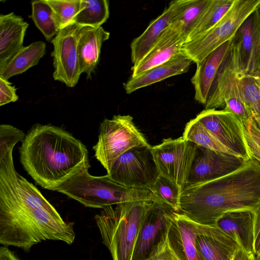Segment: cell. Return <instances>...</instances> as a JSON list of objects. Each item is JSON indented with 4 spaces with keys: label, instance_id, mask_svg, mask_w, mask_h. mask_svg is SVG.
I'll list each match as a JSON object with an SVG mask.
<instances>
[{
    "label": "cell",
    "instance_id": "cell-1",
    "mask_svg": "<svg viewBox=\"0 0 260 260\" xmlns=\"http://www.w3.org/2000/svg\"><path fill=\"white\" fill-rule=\"evenodd\" d=\"M16 143H0V244L29 252L43 241L71 245L74 222L64 221L38 189L18 174L13 151Z\"/></svg>",
    "mask_w": 260,
    "mask_h": 260
},
{
    "label": "cell",
    "instance_id": "cell-2",
    "mask_svg": "<svg viewBox=\"0 0 260 260\" xmlns=\"http://www.w3.org/2000/svg\"><path fill=\"white\" fill-rule=\"evenodd\" d=\"M20 161L42 187L57 190L89 164L86 147L61 127L36 124L19 147Z\"/></svg>",
    "mask_w": 260,
    "mask_h": 260
},
{
    "label": "cell",
    "instance_id": "cell-3",
    "mask_svg": "<svg viewBox=\"0 0 260 260\" xmlns=\"http://www.w3.org/2000/svg\"><path fill=\"white\" fill-rule=\"evenodd\" d=\"M259 205L260 162L251 158L228 175L185 188L178 213L196 223L214 225L228 211L254 210Z\"/></svg>",
    "mask_w": 260,
    "mask_h": 260
},
{
    "label": "cell",
    "instance_id": "cell-4",
    "mask_svg": "<svg viewBox=\"0 0 260 260\" xmlns=\"http://www.w3.org/2000/svg\"><path fill=\"white\" fill-rule=\"evenodd\" d=\"M141 201L107 206L94 219L103 243L112 260H132L134 247L145 216L154 203Z\"/></svg>",
    "mask_w": 260,
    "mask_h": 260
},
{
    "label": "cell",
    "instance_id": "cell-5",
    "mask_svg": "<svg viewBox=\"0 0 260 260\" xmlns=\"http://www.w3.org/2000/svg\"><path fill=\"white\" fill-rule=\"evenodd\" d=\"M90 164L85 166L57 190L87 207L103 209L107 206L135 201H159L148 189L128 188L110 179L106 175L94 176L89 174Z\"/></svg>",
    "mask_w": 260,
    "mask_h": 260
},
{
    "label": "cell",
    "instance_id": "cell-6",
    "mask_svg": "<svg viewBox=\"0 0 260 260\" xmlns=\"http://www.w3.org/2000/svg\"><path fill=\"white\" fill-rule=\"evenodd\" d=\"M260 0H234L222 18L207 31L185 42L182 53L196 64L225 42L233 39L239 27L256 10Z\"/></svg>",
    "mask_w": 260,
    "mask_h": 260
},
{
    "label": "cell",
    "instance_id": "cell-7",
    "mask_svg": "<svg viewBox=\"0 0 260 260\" xmlns=\"http://www.w3.org/2000/svg\"><path fill=\"white\" fill-rule=\"evenodd\" d=\"M149 145L132 116L117 115L101 122L98 140L93 149L95 158L108 172L115 160L128 150Z\"/></svg>",
    "mask_w": 260,
    "mask_h": 260
},
{
    "label": "cell",
    "instance_id": "cell-8",
    "mask_svg": "<svg viewBox=\"0 0 260 260\" xmlns=\"http://www.w3.org/2000/svg\"><path fill=\"white\" fill-rule=\"evenodd\" d=\"M151 146L136 147L128 150L115 160L107 175L127 187L151 191L160 174Z\"/></svg>",
    "mask_w": 260,
    "mask_h": 260
},
{
    "label": "cell",
    "instance_id": "cell-9",
    "mask_svg": "<svg viewBox=\"0 0 260 260\" xmlns=\"http://www.w3.org/2000/svg\"><path fill=\"white\" fill-rule=\"evenodd\" d=\"M197 145L182 137L167 138L151 146V152L160 175L184 188L194 157Z\"/></svg>",
    "mask_w": 260,
    "mask_h": 260
},
{
    "label": "cell",
    "instance_id": "cell-10",
    "mask_svg": "<svg viewBox=\"0 0 260 260\" xmlns=\"http://www.w3.org/2000/svg\"><path fill=\"white\" fill-rule=\"evenodd\" d=\"M175 212L164 202L154 203L141 227L132 260H151L165 248Z\"/></svg>",
    "mask_w": 260,
    "mask_h": 260
},
{
    "label": "cell",
    "instance_id": "cell-11",
    "mask_svg": "<svg viewBox=\"0 0 260 260\" xmlns=\"http://www.w3.org/2000/svg\"><path fill=\"white\" fill-rule=\"evenodd\" d=\"M80 27L71 24L60 29L51 41L54 68L53 77L69 87L75 86L82 74L78 52Z\"/></svg>",
    "mask_w": 260,
    "mask_h": 260
},
{
    "label": "cell",
    "instance_id": "cell-12",
    "mask_svg": "<svg viewBox=\"0 0 260 260\" xmlns=\"http://www.w3.org/2000/svg\"><path fill=\"white\" fill-rule=\"evenodd\" d=\"M195 118L238 156L245 160L251 158L245 142L243 125L231 113L205 109Z\"/></svg>",
    "mask_w": 260,
    "mask_h": 260
},
{
    "label": "cell",
    "instance_id": "cell-13",
    "mask_svg": "<svg viewBox=\"0 0 260 260\" xmlns=\"http://www.w3.org/2000/svg\"><path fill=\"white\" fill-rule=\"evenodd\" d=\"M245 161L234 155L197 146L184 188L228 175L240 168Z\"/></svg>",
    "mask_w": 260,
    "mask_h": 260
},
{
    "label": "cell",
    "instance_id": "cell-14",
    "mask_svg": "<svg viewBox=\"0 0 260 260\" xmlns=\"http://www.w3.org/2000/svg\"><path fill=\"white\" fill-rule=\"evenodd\" d=\"M239 73L260 80V13L257 9L235 35Z\"/></svg>",
    "mask_w": 260,
    "mask_h": 260
},
{
    "label": "cell",
    "instance_id": "cell-15",
    "mask_svg": "<svg viewBox=\"0 0 260 260\" xmlns=\"http://www.w3.org/2000/svg\"><path fill=\"white\" fill-rule=\"evenodd\" d=\"M186 40L179 27L171 22L144 58L137 66L132 68L131 77L138 76L181 54Z\"/></svg>",
    "mask_w": 260,
    "mask_h": 260
},
{
    "label": "cell",
    "instance_id": "cell-16",
    "mask_svg": "<svg viewBox=\"0 0 260 260\" xmlns=\"http://www.w3.org/2000/svg\"><path fill=\"white\" fill-rule=\"evenodd\" d=\"M196 222L176 212L168 234V245L177 260H205L197 248Z\"/></svg>",
    "mask_w": 260,
    "mask_h": 260
},
{
    "label": "cell",
    "instance_id": "cell-17",
    "mask_svg": "<svg viewBox=\"0 0 260 260\" xmlns=\"http://www.w3.org/2000/svg\"><path fill=\"white\" fill-rule=\"evenodd\" d=\"M188 0L171 1L169 6L149 24L145 30L131 44L132 67H135L154 46L163 31L181 11Z\"/></svg>",
    "mask_w": 260,
    "mask_h": 260
},
{
    "label": "cell",
    "instance_id": "cell-18",
    "mask_svg": "<svg viewBox=\"0 0 260 260\" xmlns=\"http://www.w3.org/2000/svg\"><path fill=\"white\" fill-rule=\"evenodd\" d=\"M254 210L243 209L228 211L214 225L222 231L247 253L254 254Z\"/></svg>",
    "mask_w": 260,
    "mask_h": 260
},
{
    "label": "cell",
    "instance_id": "cell-19",
    "mask_svg": "<svg viewBox=\"0 0 260 260\" xmlns=\"http://www.w3.org/2000/svg\"><path fill=\"white\" fill-rule=\"evenodd\" d=\"M233 39L221 45L197 64L191 82L194 89V99L198 103L204 105L206 104L217 75L230 52Z\"/></svg>",
    "mask_w": 260,
    "mask_h": 260
},
{
    "label": "cell",
    "instance_id": "cell-20",
    "mask_svg": "<svg viewBox=\"0 0 260 260\" xmlns=\"http://www.w3.org/2000/svg\"><path fill=\"white\" fill-rule=\"evenodd\" d=\"M198 226L196 244L205 260H232L239 247L232 239L215 225Z\"/></svg>",
    "mask_w": 260,
    "mask_h": 260
},
{
    "label": "cell",
    "instance_id": "cell-21",
    "mask_svg": "<svg viewBox=\"0 0 260 260\" xmlns=\"http://www.w3.org/2000/svg\"><path fill=\"white\" fill-rule=\"evenodd\" d=\"M29 24L13 12L0 15V69L23 47Z\"/></svg>",
    "mask_w": 260,
    "mask_h": 260
},
{
    "label": "cell",
    "instance_id": "cell-22",
    "mask_svg": "<svg viewBox=\"0 0 260 260\" xmlns=\"http://www.w3.org/2000/svg\"><path fill=\"white\" fill-rule=\"evenodd\" d=\"M110 34L102 26L81 27L78 42V52L81 73L91 77L98 64L103 43Z\"/></svg>",
    "mask_w": 260,
    "mask_h": 260
},
{
    "label": "cell",
    "instance_id": "cell-23",
    "mask_svg": "<svg viewBox=\"0 0 260 260\" xmlns=\"http://www.w3.org/2000/svg\"><path fill=\"white\" fill-rule=\"evenodd\" d=\"M192 62L189 58L181 53L138 76L131 77L123 83V88L126 93L130 94L139 89L187 72Z\"/></svg>",
    "mask_w": 260,
    "mask_h": 260
},
{
    "label": "cell",
    "instance_id": "cell-24",
    "mask_svg": "<svg viewBox=\"0 0 260 260\" xmlns=\"http://www.w3.org/2000/svg\"><path fill=\"white\" fill-rule=\"evenodd\" d=\"M46 53V44L36 41L20 50L2 69L0 78L8 80L36 66Z\"/></svg>",
    "mask_w": 260,
    "mask_h": 260
},
{
    "label": "cell",
    "instance_id": "cell-25",
    "mask_svg": "<svg viewBox=\"0 0 260 260\" xmlns=\"http://www.w3.org/2000/svg\"><path fill=\"white\" fill-rule=\"evenodd\" d=\"M182 137L198 146L238 156L195 118L186 123Z\"/></svg>",
    "mask_w": 260,
    "mask_h": 260
},
{
    "label": "cell",
    "instance_id": "cell-26",
    "mask_svg": "<svg viewBox=\"0 0 260 260\" xmlns=\"http://www.w3.org/2000/svg\"><path fill=\"white\" fill-rule=\"evenodd\" d=\"M109 13V1L81 0L80 11L73 24L81 27L98 28L107 21Z\"/></svg>",
    "mask_w": 260,
    "mask_h": 260
},
{
    "label": "cell",
    "instance_id": "cell-27",
    "mask_svg": "<svg viewBox=\"0 0 260 260\" xmlns=\"http://www.w3.org/2000/svg\"><path fill=\"white\" fill-rule=\"evenodd\" d=\"M31 18L47 41H52L60 30L57 17L45 0L31 2Z\"/></svg>",
    "mask_w": 260,
    "mask_h": 260
},
{
    "label": "cell",
    "instance_id": "cell-28",
    "mask_svg": "<svg viewBox=\"0 0 260 260\" xmlns=\"http://www.w3.org/2000/svg\"><path fill=\"white\" fill-rule=\"evenodd\" d=\"M234 0H212L189 34L185 42L200 36L213 27L225 14Z\"/></svg>",
    "mask_w": 260,
    "mask_h": 260
},
{
    "label": "cell",
    "instance_id": "cell-29",
    "mask_svg": "<svg viewBox=\"0 0 260 260\" xmlns=\"http://www.w3.org/2000/svg\"><path fill=\"white\" fill-rule=\"evenodd\" d=\"M212 0H188L172 23L179 27L186 39Z\"/></svg>",
    "mask_w": 260,
    "mask_h": 260
},
{
    "label": "cell",
    "instance_id": "cell-30",
    "mask_svg": "<svg viewBox=\"0 0 260 260\" xmlns=\"http://www.w3.org/2000/svg\"><path fill=\"white\" fill-rule=\"evenodd\" d=\"M237 83L243 99L260 128V80L239 72Z\"/></svg>",
    "mask_w": 260,
    "mask_h": 260
},
{
    "label": "cell",
    "instance_id": "cell-31",
    "mask_svg": "<svg viewBox=\"0 0 260 260\" xmlns=\"http://www.w3.org/2000/svg\"><path fill=\"white\" fill-rule=\"evenodd\" d=\"M151 191L161 202L174 211H179L180 189L173 182L160 175L155 181Z\"/></svg>",
    "mask_w": 260,
    "mask_h": 260
},
{
    "label": "cell",
    "instance_id": "cell-32",
    "mask_svg": "<svg viewBox=\"0 0 260 260\" xmlns=\"http://www.w3.org/2000/svg\"><path fill=\"white\" fill-rule=\"evenodd\" d=\"M54 11L60 29L73 24L81 8V0H45Z\"/></svg>",
    "mask_w": 260,
    "mask_h": 260
},
{
    "label": "cell",
    "instance_id": "cell-33",
    "mask_svg": "<svg viewBox=\"0 0 260 260\" xmlns=\"http://www.w3.org/2000/svg\"><path fill=\"white\" fill-rule=\"evenodd\" d=\"M245 142L251 158L260 162V128L254 119L243 124Z\"/></svg>",
    "mask_w": 260,
    "mask_h": 260
},
{
    "label": "cell",
    "instance_id": "cell-34",
    "mask_svg": "<svg viewBox=\"0 0 260 260\" xmlns=\"http://www.w3.org/2000/svg\"><path fill=\"white\" fill-rule=\"evenodd\" d=\"M16 90L8 80L0 78V106L17 101L18 96Z\"/></svg>",
    "mask_w": 260,
    "mask_h": 260
},
{
    "label": "cell",
    "instance_id": "cell-35",
    "mask_svg": "<svg viewBox=\"0 0 260 260\" xmlns=\"http://www.w3.org/2000/svg\"><path fill=\"white\" fill-rule=\"evenodd\" d=\"M254 212V255L260 254V205Z\"/></svg>",
    "mask_w": 260,
    "mask_h": 260
},
{
    "label": "cell",
    "instance_id": "cell-36",
    "mask_svg": "<svg viewBox=\"0 0 260 260\" xmlns=\"http://www.w3.org/2000/svg\"><path fill=\"white\" fill-rule=\"evenodd\" d=\"M151 260H177L168 244L165 248Z\"/></svg>",
    "mask_w": 260,
    "mask_h": 260
},
{
    "label": "cell",
    "instance_id": "cell-37",
    "mask_svg": "<svg viewBox=\"0 0 260 260\" xmlns=\"http://www.w3.org/2000/svg\"><path fill=\"white\" fill-rule=\"evenodd\" d=\"M254 254L247 253L239 247L236 250L232 260H255Z\"/></svg>",
    "mask_w": 260,
    "mask_h": 260
},
{
    "label": "cell",
    "instance_id": "cell-38",
    "mask_svg": "<svg viewBox=\"0 0 260 260\" xmlns=\"http://www.w3.org/2000/svg\"><path fill=\"white\" fill-rule=\"evenodd\" d=\"M0 260H20L14 253L6 246L0 247Z\"/></svg>",
    "mask_w": 260,
    "mask_h": 260
},
{
    "label": "cell",
    "instance_id": "cell-39",
    "mask_svg": "<svg viewBox=\"0 0 260 260\" xmlns=\"http://www.w3.org/2000/svg\"><path fill=\"white\" fill-rule=\"evenodd\" d=\"M255 260H260V254L257 256H255Z\"/></svg>",
    "mask_w": 260,
    "mask_h": 260
}]
</instances>
